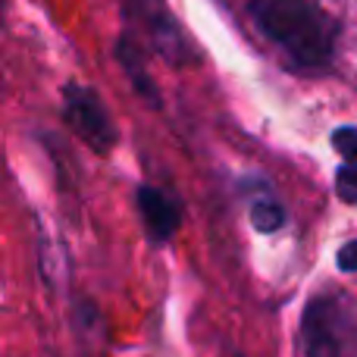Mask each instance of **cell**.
<instances>
[{"instance_id": "6da1fadb", "label": "cell", "mask_w": 357, "mask_h": 357, "mask_svg": "<svg viewBox=\"0 0 357 357\" xmlns=\"http://www.w3.org/2000/svg\"><path fill=\"white\" fill-rule=\"evenodd\" d=\"M248 13L291 69L320 73L333 63L342 25L317 0H251Z\"/></svg>"}, {"instance_id": "7a4b0ae2", "label": "cell", "mask_w": 357, "mask_h": 357, "mask_svg": "<svg viewBox=\"0 0 357 357\" xmlns=\"http://www.w3.org/2000/svg\"><path fill=\"white\" fill-rule=\"evenodd\" d=\"M304 357H357V317L339 295H323L301 317Z\"/></svg>"}, {"instance_id": "3957f363", "label": "cell", "mask_w": 357, "mask_h": 357, "mask_svg": "<svg viewBox=\"0 0 357 357\" xmlns=\"http://www.w3.org/2000/svg\"><path fill=\"white\" fill-rule=\"evenodd\" d=\"M66 119L94 151H110V144L116 142V129H113V119L107 113L104 100L91 91V88L82 85H69L66 88Z\"/></svg>"}, {"instance_id": "277c9868", "label": "cell", "mask_w": 357, "mask_h": 357, "mask_svg": "<svg viewBox=\"0 0 357 357\" xmlns=\"http://www.w3.org/2000/svg\"><path fill=\"white\" fill-rule=\"evenodd\" d=\"M138 210H142L144 229H148V238L163 245L176 235L178 222H182V210H178V201L167 191L154 188V185H144L138 191Z\"/></svg>"}, {"instance_id": "5b68a950", "label": "cell", "mask_w": 357, "mask_h": 357, "mask_svg": "<svg viewBox=\"0 0 357 357\" xmlns=\"http://www.w3.org/2000/svg\"><path fill=\"white\" fill-rule=\"evenodd\" d=\"M333 144L342 157V167L335 173V191L345 204H357V126L335 129Z\"/></svg>"}, {"instance_id": "8992f818", "label": "cell", "mask_w": 357, "mask_h": 357, "mask_svg": "<svg viewBox=\"0 0 357 357\" xmlns=\"http://www.w3.org/2000/svg\"><path fill=\"white\" fill-rule=\"evenodd\" d=\"M251 222L260 229V232H276L285 222V210L270 191H260V195L251 197Z\"/></svg>"}, {"instance_id": "52a82bcc", "label": "cell", "mask_w": 357, "mask_h": 357, "mask_svg": "<svg viewBox=\"0 0 357 357\" xmlns=\"http://www.w3.org/2000/svg\"><path fill=\"white\" fill-rule=\"evenodd\" d=\"M339 270L342 273H357V238L342 245L339 251Z\"/></svg>"}]
</instances>
